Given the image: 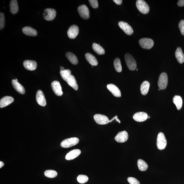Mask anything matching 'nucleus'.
<instances>
[{
	"label": "nucleus",
	"instance_id": "f257e3e1",
	"mask_svg": "<svg viewBox=\"0 0 184 184\" xmlns=\"http://www.w3.org/2000/svg\"><path fill=\"white\" fill-rule=\"evenodd\" d=\"M126 64L129 69L134 71L137 67L136 61L133 56L129 53H127L124 56Z\"/></svg>",
	"mask_w": 184,
	"mask_h": 184
},
{
	"label": "nucleus",
	"instance_id": "f03ea898",
	"mask_svg": "<svg viewBox=\"0 0 184 184\" xmlns=\"http://www.w3.org/2000/svg\"><path fill=\"white\" fill-rule=\"evenodd\" d=\"M79 142V139L77 137H72L66 139L61 143V147L68 148L76 145Z\"/></svg>",
	"mask_w": 184,
	"mask_h": 184
},
{
	"label": "nucleus",
	"instance_id": "7ed1b4c3",
	"mask_svg": "<svg viewBox=\"0 0 184 184\" xmlns=\"http://www.w3.org/2000/svg\"><path fill=\"white\" fill-rule=\"evenodd\" d=\"M157 147L158 149L163 150L167 145V140L164 134L160 132L158 134L156 142Z\"/></svg>",
	"mask_w": 184,
	"mask_h": 184
},
{
	"label": "nucleus",
	"instance_id": "20e7f679",
	"mask_svg": "<svg viewBox=\"0 0 184 184\" xmlns=\"http://www.w3.org/2000/svg\"><path fill=\"white\" fill-rule=\"evenodd\" d=\"M168 78L166 73L163 72L160 75L158 78V85L161 90H164L167 87L168 85Z\"/></svg>",
	"mask_w": 184,
	"mask_h": 184
},
{
	"label": "nucleus",
	"instance_id": "39448f33",
	"mask_svg": "<svg viewBox=\"0 0 184 184\" xmlns=\"http://www.w3.org/2000/svg\"><path fill=\"white\" fill-rule=\"evenodd\" d=\"M136 6L141 13L146 14L149 12V7L145 1L143 0H137L136 2Z\"/></svg>",
	"mask_w": 184,
	"mask_h": 184
},
{
	"label": "nucleus",
	"instance_id": "423d86ee",
	"mask_svg": "<svg viewBox=\"0 0 184 184\" xmlns=\"http://www.w3.org/2000/svg\"><path fill=\"white\" fill-rule=\"evenodd\" d=\"M56 14V10L53 9L47 8L44 10L43 17L46 20L50 21L53 20Z\"/></svg>",
	"mask_w": 184,
	"mask_h": 184
},
{
	"label": "nucleus",
	"instance_id": "0eeeda50",
	"mask_svg": "<svg viewBox=\"0 0 184 184\" xmlns=\"http://www.w3.org/2000/svg\"><path fill=\"white\" fill-rule=\"evenodd\" d=\"M78 11L80 16L84 19H88L89 18V11L86 5H83L78 7Z\"/></svg>",
	"mask_w": 184,
	"mask_h": 184
},
{
	"label": "nucleus",
	"instance_id": "6e6552de",
	"mask_svg": "<svg viewBox=\"0 0 184 184\" xmlns=\"http://www.w3.org/2000/svg\"><path fill=\"white\" fill-rule=\"evenodd\" d=\"M139 43L141 47L144 49H151L154 45V42L153 40L149 38L141 39L139 40Z\"/></svg>",
	"mask_w": 184,
	"mask_h": 184
},
{
	"label": "nucleus",
	"instance_id": "1a4fd4ad",
	"mask_svg": "<svg viewBox=\"0 0 184 184\" xmlns=\"http://www.w3.org/2000/svg\"><path fill=\"white\" fill-rule=\"evenodd\" d=\"M93 118L95 122L100 125L106 124L110 122V120L106 116L101 114H95Z\"/></svg>",
	"mask_w": 184,
	"mask_h": 184
},
{
	"label": "nucleus",
	"instance_id": "9d476101",
	"mask_svg": "<svg viewBox=\"0 0 184 184\" xmlns=\"http://www.w3.org/2000/svg\"><path fill=\"white\" fill-rule=\"evenodd\" d=\"M118 25L119 27L127 35H132L133 33V30L132 27L126 22L120 21L119 22Z\"/></svg>",
	"mask_w": 184,
	"mask_h": 184
},
{
	"label": "nucleus",
	"instance_id": "9b49d317",
	"mask_svg": "<svg viewBox=\"0 0 184 184\" xmlns=\"http://www.w3.org/2000/svg\"><path fill=\"white\" fill-rule=\"evenodd\" d=\"M51 87L54 93L58 96H61L63 94L62 88L60 83L58 81H54L51 83Z\"/></svg>",
	"mask_w": 184,
	"mask_h": 184
},
{
	"label": "nucleus",
	"instance_id": "f8f14e48",
	"mask_svg": "<svg viewBox=\"0 0 184 184\" xmlns=\"http://www.w3.org/2000/svg\"><path fill=\"white\" fill-rule=\"evenodd\" d=\"M79 28L76 25L71 26L68 30L67 34L70 38L74 39L76 37L79 33Z\"/></svg>",
	"mask_w": 184,
	"mask_h": 184
},
{
	"label": "nucleus",
	"instance_id": "ddd939ff",
	"mask_svg": "<svg viewBox=\"0 0 184 184\" xmlns=\"http://www.w3.org/2000/svg\"><path fill=\"white\" fill-rule=\"evenodd\" d=\"M129 136L128 133L125 131L119 132L115 136V141L118 143H124L128 139Z\"/></svg>",
	"mask_w": 184,
	"mask_h": 184
},
{
	"label": "nucleus",
	"instance_id": "4468645a",
	"mask_svg": "<svg viewBox=\"0 0 184 184\" xmlns=\"http://www.w3.org/2000/svg\"><path fill=\"white\" fill-rule=\"evenodd\" d=\"M36 99L37 103L41 106L44 107L47 105L45 97L41 90H39L37 91L36 96Z\"/></svg>",
	"mask_w": 184,
	"mask_h": 184
},
{
	"label": "nucleus",
	"instance_id": "2eb2a0df",
	"mask_svg": "<svg viewBox=\"0 0 184 184\" xmlns=\"http://www.w3.org/2000/svg\"><path fill=\"white\" fill-rule=\"evenodd\" d=\"M147 114L144 112H139L135 114L133 118L136 122H144L148 119Z\"/></svg>",
	"mask_w": 184,
	"mask_h": 184
},
{
	"label": "nucleus",
	"instance_id": "dca6fc26",
	"mask_svg": "<svg viewBox=\"0 0 184 184\" xmlns=\"http://www.w3.org/2000/svg\"><path fill=\"white\" fill-rule=\"evenodd\" d=\"M107 87L114 96L117 97H121V93L120 90L115 85L110 83L107 85Z\"/></svg>",
	"mask_w": 184,
	"mask_h": 184
},
{
	"label": "nucleus",
	"instance_id": "f3484780",
	"mask_svg": "<svg viewBox=\"0 0 184 184\" xmlns=\"http://www.w3.org/2000/svg\"><path fill=\"white\" fill-rule=\"evenodd\" d=\"M23 65L24 67L27 70L33 71L36 69L37 63L35 61L26 60L24 61Z\"/></svg>",
	"mask_w": 184,
	"mask_h": 184
},
{
	"label": "nucleus",
	"instance_id": "a211bd4d",
	"mask_svg": "<svg viewBox=\"0 0 184 184\" xmlns=\"http://www.w3.org/2000/svg\"><path fill=\"white\" fill-rule=\"evenodd\" d=\"M81 153V151L78 149H75L70 151L66 155L65 158L66 160H71L74 159Z\"/></svg>",
	"mask_w": 184,
	"mask_h": 184
},
{
	"label": "nucleus",
	"instance_id": "6ab92c4d",
	"mask_svg": "<svg viewBox=\"0 0 184 184\" xmlns=\"http://www.w3.org/2000/svg\"><path fill=\"white\" fill-rule=\"evenodd\" d=\"M13 97L10 96H6L3 97L0 101V107L1 108L6 107L12 103L14 101Z\"/></svg>",
	"mask_w": 184,
	"mask_h": 184
},
{
	"label": "nucleus",
	"instance_id": "aec40b11",
	"mask_svg": "<svg viewBox=\"0 0 184 184\" xmlns=\"http://www.w3.org/2000/svg\"><path fill=\"white\" fill-rule=\"evenodd\" d=\"M12 85L14 88L17 91L21 94H24L25 93V91L24 88L21 84L19 83L18 81L15 80H13L12 81Z\"/></svg>",
	"mask_w": 184,
	"mask_h": 184
},
{
	"label": "nucleus",
	"instance_id": "412c9836",
	"mask_svg": "<svg viewBox=\"0 0 184 184\" xmlns=\"http://www.w3.org/2000/svg\"><path fill=\"white\" fill-rule=\"evenodd\" d=\"M85 58L88 62L93 66H97L98 64V61L96 58L90 53H87L85 54Z\"/></svg>",
	"mask_w": 184,
	"mask_h": 184
},
{
	"label": "nucleus",
	"instance_id": "4be33fe9",
	"mask_svg": "<svg viewBox=\"0 0 184 184\" xmlns=\"http://www.w3.org/2000/svg\"><path fill=\"white\" fill-rule=\"evenodd\" d=\"M175 56L177 60L180 64H182L184 62V55L181 48L178 47L175 52Z\"/></svg>",
	"mask_w": 184,
	"mask_h": 184
},
{
	"label": "nucleus",
	"instance_id": "5701e85b",
	"mask_svg": "<svg viewBox=\"0 0 184 184\" xmlns=\"http://www.w3.org/2000/svg\"><path fill=\"white\" fill-rule=\"evenodd\" d=\"M70 86L73 88L75 90H77L78 89V85L77 83L76 80L74 76L71 75L66 81Z\"/></svg>",
	"mask_w": 184,
	"mask_h": 184
},
{
	"label": "nucleus",
	"instance_id": "b1692460",
	"mask_svg": "<svg viewBox=\"0 0 184 184\" xmlns=\"http://www.w3.org/2000/svg\"><path fill=\"white\" fill-rule=\"evenodd\" d=\"M22 31L23 33L27 35L35 36L37 35V31L32 27L26 26L22 29Z\"/></svg>",
	"mask_w": 184,
	"mask_h": 184
},
{
	"label": "nucleus",
	"instance_id": "393cba45",
	"mask_svg": "<svg viewBox=\"0 0 184 184\" xmlns=\"http://www.w3.org/2000/svg\"><path fill=\"white\" fill-rule=\"evenodd\" d=\"M150 83L149 81H145L142 83L141 86V92L143 95H146L148 93L150 88Z\"/></svg>",
	"mask_w": 184,
	"mask_h": 184
},
{
	"label": "nucleus",
	"instance_id": "a878e982",
	"mask_svg": "<svg viewBox=\"0 0 184 184\" xmlns=\"http://www.w3.org/2000/svg\"><path fill=\"white\" fill-rule=\"evenodd\" d=\"M66 56L71 64L74 65L78 64V58L72 53L67 52L66 53Z\"/></svg>",
	"mask_w": 184,
	"mask_h": 184
},
{
	"label": "nucleus",
	"instance_id": "bb28decb",
	"mask_svg": "<svg viewBox=\"0 0 184 184\" xmlns=\"http://www.w3.org/2000/svg\"><path fill=\"white\" fill-rule=\"evenodd\" d=\"M174 104L176 106L177 110H179L181 108L183 101L181 97L179 95H175L173 99Z\"/></svg>",
	"mask_w": 184,
	"mask_h": 184
},
{
	"label": "nucleus",
	"instance_id": "cd10ccee",
	"mask_svg": "<svg viewBox=\"0 0 184 184\" xmlns=\"http://www.w3.org/2000/svg\"><path fill=\"white\" fill-rule=\"evenodd\" d=\"M10 11L13 14H15L18 12V2L16 0H12L10 3Z\"/></svg>",
	"mask_w": 184,
	"mask_h": 184
},
{
	"label": "nucleus",
	"instance_id": "c85d7f7f",
	"mask_svg": "<svg viewBox=\"0 0 184 184\" xmlns=\"http://www.w3.org/2000/svg\"><path fill=\"white\" fill-rule=\"evenodd\" d=\"M92 47H93V49L95 52L99 55H104L105 54L104 49L101 46H100L99 44H97L95 43L93 44Z\"/></svg>",
	"mask_w": 184,
	"mask_h": 184
},
{
	"label": "nucleus",
	"instance_id": "c756f323",
	"mask_svg": "<svg viewBox=\"0 0 184 184\" xmlns=\"http://www.w3.org/2000/svg\"><path fill=\"white\" fill-rule=\"evenodd\" d=\"M138 168L141 171H145L147 169L148 165L145 162L141 159H139L137 161Z\"/></svg>",
	"mask_w": 184,
	"mask_h": 184
},
{
	"label": "nucleus",
	"instance_id": "7c9ffc66",
	"mask_svg": "<svg viewBox=\"0 0 184 184\" xmlns=\"http://www.w3.org/2000/svg\"><path fill=\"white\" fill-rule=\"evenodd\" d=\"M114 64L116 71L117 72H120L122 71V64L120 59L118 58H116L114 61Z\"/></svg>",
	"mask_w": 184,
	"mask_h": 184
},
{
	"label": "nucleus",
	"instance_id": "2f4dec72",
	"mask_svg": "<svg viewBox=\"0 0 184 184\" xmlns=\"http://www.w3.org/2000/svg\"><path fill=\"white\" fill-rule=\"evenodd\" d=\"M71 71L69 69L66 70H65L60 71V74L61 77L64 81H66L69 77L71 75Z\"/></svg>",
	"mask_w": 184,
	"mask_h": 184
},
{
	"label": "nucleus",
	"instance_id": "473e14b6",
	"mask_svg": "<svg viewBox=\"0 0 184 184\" xmlns=\"http://www.w3.org/2000/svg\"><path fill=\"white\" fill-rule=\"evenodd\" d=\"M45 176L49 178H53L57 176V173L55 170H47L44 172Z\"/></svg>",
	"mask_w": 184,
	"mask_h": 184
},
{
	"label": "nucleus",
	"instance_id": "72a5a7b5",
	"mask_svg": "<svg viewBox=\"0 0 184 184\" xmlns=\"http://www.w3.org/2000/svg\"><path fill=\"white\" fill-rule=\"evenodd\" d=\"M78 181L80 183H84L88 181V178L86 175H80L77 178Z\"/></svg>",
	"mask_w": 184,
	"mask_h": 184
},
{
	"label": "nucleus",
	"instance_id": "f704fd0d",
	"mask_svg": "<svg viewBox=\"0 0 184 184\" xmlns=\"http://www.w3.org/2000/svg\"><path fill=\"white\" fill-rule=\"evenodd\" d=\"M5 18L4 14L2 12L0 13V29L2 30L4 27Z\"/></svg>",
	"mask_w": 184,
	"mask_h": 184
},
{
	"label": "nucleus",
	"instance_id": "c9c22d12",
	"mask_svg": "<svg viewBox=\"0 0 184 184\" xmlns=\"http://www.w3.org/2000/svg\"><path fill=\"white\" fill-rule=\"evenodd\" d=\"M127 181L130 184H140V182L137 179L134 177H129L127 179Z\"/></svg>",
	"mask_w": 184,
	"mask_h": 184
},
{
	"label": "nucleus",
	"instance_id": "e433bc0d",
	"mask_svg": "<svg viewBox=\"0 0 184 184\" xmlns=\"http://www.w3.org/2000/svg\"><path fill=\"white\" fill-rule=\"evenodd\" d=\"M179 28L182 35H184V20H182L179 23Z\"/></svg>",
	"mask_w": 184,
	"mask_h": 184
},
{
	"label": "nucleus",
	"instance_id": "4c0bfd02",
	"mask_svg": "<svg viewBox=\"0 0 184 184\" xmlns=\"http://www.w3.org/2000/svg\"><path fill=\"white\" fill-rule=\"evenodd\" d=\"M89 2L92 7L94 8H97L98 7V1L97 0H89Z\"/></svg>",
	"mask_w": 184,
	"mask_h": 184
},
{
	"label": "nucleus",
	"instance_id": "58836bf2",
	"mask_svg": "<svg viewBox=\"0 0 184 184\" xmlns=\"http://www.w3.org/2000/svg\"><path fill=\"white\" fill-rule=\"evenodd\" d=\"M178 6L180 7L184 6V0H179L177 3Z\"/></svg>",
	"mask_w": 184,
	"mask_h": 184
},
{
	"label": "nucleus",
	"instance_id": "ea45409f",
	"mask_svg": "<svg viewBox=\"0 0 184 184\" xmlns=\"http://www.w3.org/2000/svg\"><path fill=\"white\" fill-rule=\"evenodd\" d=\"M113 1L117 5H120L122 4V0H114Z\"/></svg>",
	"mask_w": 184,
	"mask_h": 184
},
{
	"label": "nucleus",
	"instance_id": "a19ab883",
	"mask_svg": "<svg viewBox=\"0 0 184 184\" xmlns=\"http://www.w3.org/2000/svg\"><path fill=\"white\" fill-rule=\"evenodd\" d=\"M4 165V163L2 161H0V168H2Z\"/></svg>",
	"mask_w": 184,
	"mask_h": 184
},
{
	"label": "nucleus",
	"instance_id": "79ce46f5",
	"mask_svg": "<svg viewBox=\"0 0 184 184\" xmlns=\"http://www.w3.org/2000/svg\"><path fill=\"white\" fill-rule=\"evenodd\" d=\"M118 116H115L113 118H112L111 120H110V122H112V121L114 120H115V119H116V118H117Z\"/></svg>",
	"mask_w": 184,
	"mask_h": 184
},
{
	"label": "nucleus",
	"instance_id": "37998d69",
	"mask_svg": "<svg viewBox=\"0 0 184 184\" xmlns=\"http://www.w3.org/2000/svg\"><path fill=\"white\" fill-rule=\"evenodd\" d=\"M60 71H63L65 70L66 69L63 67V66H60Z\"/></svg>",
	"mask_w": 184,
	"mask_h": 184
},
{
	"label": "nucleus",
	"instance_id": "c03bdc74",
	"mask_svg": "<svg viewBox=\"0 0 184 184\" xmlns=\"http://www.w3.org/2000/svg\"><path fill=\"white\" fill-rule=\"evenodd\" d=\"M150 118V116H148V118Z\"/></svg>",
	"mask_w": 184,
	"mask_h": 184
},
{
	"label": "nucleus",
	"instance_id": "a18cd8bd",
	"mask_svg": "<svg viewBox=\"0 0 184 184\" xmlns=\"http://www.w3.org/2000/svg\"><path fill=\"white\" fill-rule=\"evenodd\" d=\"M161 90V89H160L159 88L158 89V90Z\"/></svg>",
	"mask_w": 184,
	"mask_h": 184
},
{
	"label": "nucleus",
	"instance_id": "49530a36",
	"mask_svg": "<svg viewBox=\"0 0 184 184\" xmlns=\"http://www.w3.org/2000/svg\"><path fill=\"white\" fill-rule=\"evenodd\" d=\"M15 80H16V81H18V80H17L16 79H16H15Z\"/></svg>",
	"mask_w": 184,
	"mask_h": 184
},
{
	"label": "nucleus",
	"instance_id": "de8ad7c7",
	"mask_svg": "<svg viewBox=\"0 0 184 184\" xmlns=\"http://www.w3.org/2000/svg\"><path fill=\"white\" fill-rule=\"evenodd\" d=\"M136 70H137V71H138V69H136Z\"/></svg>",
	"mask_w": 184,
	"mask_h": 184
}]
</instances>
